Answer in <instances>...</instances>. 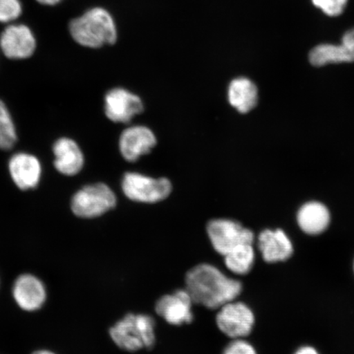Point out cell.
<instances>
[{"instance_id": "9a60e30c", "label": "cell", "mask_w": 354, "mask_h": 354, "mask_svg": "<svg viewBox=\"0 0 354 354\" xmlns=\"http://www.w3.org/2000/svg\"><path fill=\"white\" fill-rule=\"evenodd\" d=\"M55 156V167L65 176L79 174L84 166V156L81 149L74 140L69 138L57 140L53 147Z\"/></svg>"}, {"instance_id": "603a6c76", "label": "cell", "mask_w": 354, "mask_h": 354, "mask_svg": "<svg viewBox=\"0 0 354 354\" xmlns=\"http://www.w3.org/2000/svg\"><path fill=\"white\" fill-rule=\"evenodd\" d=\"M223 354H258L256 349L245 339H234L225 348Z\"/></svg>"}, {"instance_id": "d6986e66", "label": "cell", "mask_w": 354, "mask_h": 354, "mask_svg": "<svg viewBox=\"0 0 354 354\" xmlns=\"http://www.w3.org/2000/svg\"><path fill=\"white\" fill-rule=\"evenodd\" d=\"M310 64L314 66L346 64L339 44L322 43L309 52Z\"/></svg>"}, {"instance_id": "9c48e42d", "label": "cell", "mask_w": 354, "mask_h": 354, "mask_svg": "<svg viewBox=\"0 0 354 354\" xmlns=\"http://www.w3.org/2000/svg\"><path fill=\"white\" fill-rule=\"evenodd\" d=\"M193 299L187 290H178L162 296L155 305V311L168 324L181 326L190 324L194 319Z\"/></svg>"}, {"instance_id": "ac0fdd59", "label": "cell", "mask_w": 354, "mask_h": 354, "mask_svg": "<svg viewBox=\"0 0 354 354\" xmlns=\"http://www.w3.org/2000/svg\"><path fill=\"white\" fill-rule=\"evenodd\" d=\"M223 257L225 267L230 272L239 276L247 275L255 263L254 243H242Z\"/></svg>"}, {"instance_id": "8992f818", "label": "cell", "mask_w": 354, "mask_h": 354, "mask_svg": "<svg viewBox=\"0 0 354 354\" xmlns=\"http://www.w3.org/2000/svg\"><path fill=\"white\" fill-rule=\"evenodd\" d=\"M255 316L248 305L234 300L218 308L216 324L221 333L232 339H245L254 329Z\"/></svg>"}, {"instance_id": "7a4b0ae2", "label": "cell", "mask_w": 354, "mask_h": 354, "mask_svg": "<svg viewBox=\"0 0 354 354\" xmlns=\"http://www.w3.org/2000/svg\"><path fill=\"white\" fill-rule=\"evenodd\" d=\"M71 37L83 47L99 48L113 44L118 30L112 15L104 8L95 7L70 21Z\"/></svg>"}, {"instance_id": "e0dca14e", "label": "cell", "mask_w": 354, "mask_h": 354, "mask_svg": "<svg viewBox=\"0 0 354 354\" xmlns=\"http://www.w3.org/2000/svg\"><path fill=\"white\" fill-rule=\"evenodd\" d=\"M228 100L241 113H249L258 103V88L250 79H234L229 86Z\"/></svg>"}, {"instance_id": "5b68a950", "label": "cell", "mask_w": 354, "mask_h": 354, "mask_svg": "<svg viewBox=\"0 0 354 354\" xmlns=\"http://www.w3.org/2000/svg\"><path fill=\"white\" fill-rule=\"evenodd\" d=\"M207 233L216 253L225 256L242 243H254V234L238 221L214 219L207 225Z\"/></svg>"}, {"instance_id": "52a82bcc", "label": "cell", "mask_w": 354, "mask_h": 354, "mask_svg": "<svg viewBox=\"0 0 354 354\" xmlns=\"http://www.w3.org/2000/svg\"><path fill=\"white\" fill-rule=\"evenodd\" d=\"M122 190L132 201L153 203L169 196L171 184L167 178L154 179L135 172H128L123 177Z\"/></svg>"}, {"instance_id": "d4e9b609", "label": "cell", "mask_w": 354, "mask_h": 354, "mask_svg": "<svg viewBox=\"0 0 354 354\" xmlns=\"http://www.w3.org/2000/svg\"><path fill=\"white\" fill-rule=\"evenodd\" d=\"M294 354H320L318 353L317 349L315 348H313L312 346H308V345H306V346H302L300 347Z\"/></svg>"}, {"instance_id": "83f0119b", "label": "cell", "mask_w": 354, "mask_h": 354, "mask_svg": "<svg viewBox=\"0 0 354 354\" xmlns=\"http://www.w3.org/2000/svg\"><path fill=\"white\" fill-rule=\"evenodd\" d=\"M353 272H354V261H353Z\"/></svg>"}, {"instance_id": "4316f807", "label": "cell", "mask_w": 354, "mask_h": 354, "mask_svg": "<svg viewBox=\"0 0 354 354\" xmlns=\"http://www.w3.org/2000/svg\"><path fill=\"white\" fill-rule=\"evenodd\" d=\"M32 354H56V353H53L52 351H46V349H42V351H37L34 352Z\"/></svg>"}, {"instance_id": "ffe728a7", "label": "cell", "mask_w": 354, "mask_h": 354, "mask_svg": "<svg viewBox=\"0 0 354 354\" xmlns=\"http://www.w3.org/2000/svg\"><path fill=\"white\" fill-rule=\"evenodd\" d=\"M17 140L15 123L6 105L0 100V149L10 150Z\"/></svg>"}, {"instance_id": "484cf974", "label": "cell", "mask_w": 354, "mask_h": 354, "mask_svg": "<svg viewBox=\"0 0 354 354\" xmlns=\"http://www.w3.org/2000/svg\"><path fill=\"white\" fill-rule=\"evenodd\" d=\"M38 3L44 6H55L59 4L63 0H35Z\"/></svg>"}, {"instance_id": "ba28073f", "label": "cell", "mask_w": 354, "mask_h": 354, "mask_svg": "<svg viewBox=\"0 0 354 354\" xmlns=\"http://www.w3.org/2000/svg\"><path fill=\"white\" fill-rule=\"evenodd\" d=\"M37 42L28 26L11 24L0 35V48L10 59H26L34 55Z\"/></svg>"}, {"instance_id": "277c9868", "label": "cell", "mask_w": 354, "mask_h": 354, "mask_svg": "<svg viewBox=\"0 0 354 354\" xmlns=\"http://www.w3.org/2000/svg\"><path fill=\"white\" fill-rule=\"evenodd\" d=\"M116 205V196L103 183L84 187L74 194L71 203L73 214L82 218H98Z\"/></svg>"}, {"instance_id": "cb8c5ba5", "label": "cell", "mask_w": 354, "mask_h": 354, "mask_svg": "<svg viewBox=\"0 0 354 354\" xmlns=\"http://www.w3.org/2000/svg\"><path fill=\"white\" fill-rule=\"evenodd\" d=\"M347 63H354V26L345 32L339 43Z\"/></svg>"}, {"instance_id": "8fae6325", "label": "cell", "mask_w": 354, "mask_h": 354, "mask_svg": "<svg viewBox=\"0 0 354 354\" xmlns=\"http://www.w3.org/2000/svg\"><path fill=\"white\" fill-rule=\"evenodd\" d=\"M12 295L19 308L26 312L41 308L47 298L46 286L39 279L30 274L17 277L12 287Z\"/></svg>"}, {"instance_id": "44dd1931", "label": "cell", "mask_w": 354, "mask_h": 354, "mask_svg": "<svg viewBox=\"0 0 354 354\" xmlns=\"http://www.w3.org/2000/svg\"><path fill=\"white\" fill-rule=\"evenodd\" d=\"M313 6L329 17L342 16L346 10L348 0H311Z\"/></svg>"}, {"instance_id": "6da1fadb", "label": "cell", "mask_w": 354, "mask_h": 354, "mask_svg": "<svg viewBox=\"0 0 354 354\" xmlns=\"http://www.w3.org/2000/svg\"><path fill=\"white\" fill-rule=\"evenodd\" d=\"M185 281L193 302L209 309H218L236 300L243 289L240 281L225 275L209 263L198 264L189 270Z\"/></svg>"}, {"instance_id": "4fadbf2b", "label": "cell", "mask_w": 354, "mask_h": 354, "mask_svg": "<svg viewBox=\"0 0 354 354\" xmlns=\"http://www.w3.org/2000/svg\"><path fill=\"white\" fill-rule=\"evenodd\" d=\"M156 143L153 131L144 126L127 128L119 141L122 156L128 162L138 160L140 156L151 151Z\"/></svg>"}, {"instance_id": "3957f363", "label": "cell", "mask_w": 354, "mask_h": 354, "mask_svg": "<svg viewBox=\"0 0 354 354\" xmlns=\"http://www.w3.org/2000/svg\"><path fill=\"white\" fill-rule=\"evenodd\" d=\"M110 337L118 348L127 352L151 349L156 342L155 321L143 313H128L111 327Z\"/></svg>"}, {"instance_id": "7c38bea8", "label": "cell", "mask_w": 354, "mask_h": 354, "mask_svg": "<svg viewBox=\"0 0 354 354\" xmlns=\"http://www.w3.org/2000/svg\"><path fill=\"white\" fill-rule=\"evenodd\" d=\"M258 247L266 263L284 262L294 254L293 243L281 229H266L259 234Z\"/></svg>"}, {"instance_id": "2e32d148", "label": "cell", "mask_w": 354, "mask_h": 354, "mask_svg": "<svg viewBox=\"0 0 354 354\" xmlns=\"http://www.w3.org/2000/svg\"><path fill=\"white\" fill-rule=\"evenodd\" d=\"M299 227L310 236H317L326 231L330 223V214L322 203L311 201L304 203L297 214Z\"/></svg>"}, {"instance_id": "30bf717a", "label": "cell", "mask_w": 354, "mask_h": 354, "mask_svg": "<svg viewBox=\"0 0 354 354\" xmlns=\"http://www.w3.org/2000/svg\"><path fill=\"white\" fill-rule=\"evenodd\" d=\"M143 110V103L140 97L125 88H113L105 96L106 116L114 122H129L133 117L142 113Z\"/></svg>"}, {"instance_id": "7402d4cb", "label": "cell", "mask_w": 354, "mask_h": 354, "mask_svg": "<svg viewBox=\"0 0 354 354\" xmlns=\"http://www.w3.org/2000/svg\"><path fill=\"white\" fill-rule=\"evenodd\" d=\"M21 13L20 0H0V24H11L19 19Z\"/></svg>"}, {"instance_id": "5bb4252c", "label": "cell", "mask_w": 354, "mask_h": 354, "mask_svg": "<svg viewBox=\"0 0 354 354\" xmlns=\"http://www.w3.org/2000/svg\"><path fill=\"white\" fill-rule=\"evenodd\" d=\"M8 169L13 183L22 190L35 189L41 180V162L32 154L13 155L8 163Z\"/></svg>"}]
</instances>
